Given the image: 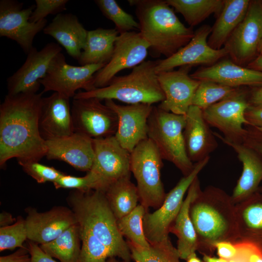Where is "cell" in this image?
<instances>
[{
	"instance_id": "cell-1",
	"label": "cell",
	"mask_w": 262,
	"mask_h": 262,
	"mask_svg": "<svg viewBox=\"0 0 262 262\" xmlns=\"http://www.w3.org/2000/svg\"><path fill=\"white\" fill-rule=\"evenodd\" d=\"M43 93L7 94L0 104L1 168L13 158L39 162L46 156V141L39 128Z\"/></svg>"
},
{
	"instance_id": "cell-2",
	"label": "cell",
	"mask_w": 262,
	"mask_h": 262,
	"mask_svg": "<svg viewBox=\"0 0 262 262\" xmlns=\"http://www.w3.org/2000/svg\"><path fill=\"white\" fill-rule=\"evenodd\" d=\"M189 213L198 248H215L220 242L239 241L235 204L223 190L212 185L201 190L191 203Z\"/></svg>"
},
{
	"instance_id": "cell-3",
	"label": "cell",
	"mask_w": 262,
	"mask_h": 262,
	"mask_svg": "<svg viewBox=\"0 0 262 262\" xmlns=\"http://www.w3.org/2000/svg\"><path fill=\"white\" fill-rule=\"evenodd\" d=\"M67 203L81 229L90 233L125 262H131V253L123 239L105 192L75 190L67 197Z\"/></svg>"
},
{
	"instance_id": "cell-4",
	"label": "cell",
	"mask_w": 262,
	"mask_h": 262,
	"mask_svg": "<svg viewBox=\"0 0 262 262\" xmlns=\"http://www.w3.org/2000/svg\"><path fill=\"white\" fill-rule=\"evenodd\" d=\"M135 7L139 32L155 54L168 58L193 37L192 28L186 27L163 0H129Z\"/></svg>"
},
{
	"instance_id": "cell-5",
	"label": "cell",
	"mask_w": 262,
	"mask_h": 262,
	"mask_svg": "<svg viewBox=\"0 0 262 262\" xmlns=\"http://www.w3.org/2000/svg\"><path fill=\"white\" fill-rule=\"evenodd\" d=\"M157 61H145L129 74L115 77L106 86L77 93L73 98L117 100L130 104H152L164 99L156 70Z\"/></svg>"
},
{
	"instance_id": "cell-6",
	"label": "cell",
	"mask_w": 262,
	"mask_h": 262,
	"mask_svg": "<svg viewBox=\"0 0 262 262\" xmlns=\"http://www.w3.org/2000/svg\"><path fill=\"white\" fill-rule=\"evenodd\" d=\"M185 115L166 112L153 107L147 123V136L163 160L172 163L183 176L189 174L194 164L189 159L183 137Z\"/></svg>"
},
{
	"instance_id": "cell-7",
	"label": "cell",
	"mask_w": 262,
	"mask_h": 262,
	"mask_svg": "<svg viewBox=\"0 0 262 262\" xmlns=\"http://www.w3.org/2000/svg\"><path fill=\"white\" fill-rule=\"evenodd\" d=\"M163 159L148 138L139 143L130 153V171L137 182L140 204L147 210L158 208L166 194L161 178Z\"/></svg>"
},
{
	"instance_id": "cell-8",
	"label": "cell",
	"mask_w": 262,
	"mask_h": 262,
	"mask_svg": "<svg viewBox=\"0 0 262 262\" xmlns=\"http://www.w3.org/2000/svg\"><path fill=\"white\" fill-rule=\"evenodd\" d=\"M210 157L194 164L191 172L184 176L167 194L160 207L152 213L147 212L143 218L146 237L153 244L167 238L170 229L177 216L185 194L199 173L209 163Z\"/></svg>"
},
{
	"instance_id": "cell-9",
	"label": "cell",
	"mask_w": 262,
	"mask_h": 262,
	"mask_svg": "<svg viewBox=\"0 0 262 262\" xmlns=\"http://www.w3.org/2000/svg\"><path fill=\"white\" fill-rule=\"evenodd\" d=\"M248 95L238 88L231 95L202 111L203 117L209 125L217 129L227 140L243 143L246 130L244 125L249 123L245 113L250 106Z\"/></svg>"
},
{
	"instance_id": "cell-10",
	"label": "cell",
	"mask_w": 262,
	"mask_h": 262,
	"mask_svg": "<svg viewBox=\"0 0 262 262\" xmlns=\"http://www.w3.org/2000/svg\"><path fill=\"white\" fill-rule=\"evenodd\" d=\"M106 64H97L74 66L67 64L60 52L52 60L45 77L39 82L43 92L52 91L68 98H73L79 89L89 91L95 89V74Z\"/></svg>"
},
{
	"instance_id": "cell-11",
	"label": "cell",
	"mask_w": 262,
	"mask_h": 262,
	"mask_svg": "<svg viewBox=\"0 0 262 262\" xmlns=\"http://www.w3.org/2000/svg\"><path fill=\"white\" fill-rule=\"evenodd\" d=\"M71 113L74 132L93 139L115 136L116 133V113L98 98H73Z\"/></svg>"
},
{
	"instance_id": "cell-12",
	"label": "cell",
	"mask_w": 262,
	"mask_h": 262,
	"mask_svg": "<svg viewBox=\"0 0 262 262\" xmlns=\"http://www.w3.org/2000/svg\"><path fill=\"white\" fill-rule=\"evenodd\" d=\"M23 4L15 0H0V36L16 41L27 54L33 47L35 36L47 25V20L31 22L35 5L23 8Z\"/></svg>"
},
{
	"instance_id": "cell-13",
	"label": "cell",
	"mask_w": 262,
	"mask_h": 262,
	"mask_svg": "<svg viewBox=\"0 0 262 262\" xmlns=\"http://www.w3.org/2000/svg\"><path fill=\"white\" fill-rule=\"evenodd\" d=\"M148 49V44L139 32L119 34L110 60L94 75L95 88L107 86L120 71L133 68L145 61Z\"/></svg>"
},
{
	"instance_id": "cell-14",
	"label": "cell",
	"mask_w": 262,
	"mask_h": 262,
	"mask_svg": "<svg viewBox=\"0 0 262 262\" xmlns=\"http://www.w3.org/2000/svg\"><path fill=\"white\" fill-rule=\"evenodd\" d=\"M262 40V2L250 1L246 14L224 47L231 60L244 66L257 52Z\"/></svg>"
},
{
	"instance_id": "cell-15",
	"label": "cell",
	"mask_w": 262,
	"mask_h": 262,
	"mask_svg": "<svg viewBox=\"0 0 262 262\" xmlns=\"http://www.w3.org/2000/svg\"><path fill=\"white\" fill-rule=\"evenodd\" d=\"M62 50L54 42L47 44L40 50L33 47L22 66L7 79L8 94L37 93L40 80L45 77L51 61Z\"/></svg>"
},
{
	"instance_id": "cell-16",
	"label": "cell",
	"mask_w": 262,
	"mask_h": 262,
	"mask_svg": "<svg viewBox=\"0 0 262 262\" xmlns=\"http://www.w3.org/2000/svg\"><path fill=\"white\" fill-rule=\"evenodd\" d=\"M211 31L212 27L209 25L200 26L186 45L171 56L157 61V73L172 70L178 66L191 67L199 65L210 66L228 56L224 47L214 49L209 46L208 39Z\"/></svg>"
},
{
	"instance_id": "cell-17",
	"label": "cell",
	"mask_w": 262,
	"mask_h": 262,
	"mask_svg": "<svg viewBox=\"0 0 262 262\" xmlns=\"http://www.w3.org/2000/svg\"><path fill=\"white\" fill-rule=\"evenodd\" d=\"M105 104L117 116L115 138L131 153L139 143L148 138V120L154 106L144 103L122 105L111 99L105 100Z\"/></svg>"
},
{
	"instance_id": "cell-18",
	"label": "cell",
	"mask_w": 262,
	"mask_h": 262,
	"mask_svg": "<svg viewBox=\"0 0 262 262\" xmlns=\"http://www.w3.org/2000/svg\"><path fill=\"white\" fill-rule=\"evenodd\" d=\"M93 140L95 157L90 170L101 179L107 189L115 181L131 177L130 153L115 136Z\"/></svg>"
},
{
	"instance_id": "cell-19",
	"label": "cell",
	"mask_w": 262,
	"mask_h": 262,
	"mask_svg": "<svg viewBox=\"0 0 262 262\" xmlns=\"http://www.w3.org/2000/svg\"><path fill=\"white\" fill-rule=\"evenodd\" d=\"M190 67L182 66L178 70L157 73L165 97L158 105L159 108L177 115L186 114L200 82L188 75Z\"/></svg>"
},
{
	"instance_id": "cell-20",
	"label": "cell",
	"mask_w": 262,
	"mask_h": 262,
	"mask_svg": "<svg viewBox=\"0 0 262 262\" xmlns=\"http://www.w3.org/2000/svg\"><path fill=\"white\" fill-rule=\"evenodd\" d=\"M25 221L28 239L40 245L52 241L77 223L72 211L63 206L54 207L43 213L28 209Z\"/></svg>"
},
{
	"instance_id": "cell-21",
	"label": "cell",
	"mask_w": 262,
	"mask_h": 262,
	"mask_svg": "<svg viewBox=\"0 0 262 262\" xmlns=\"http://www.w3.org/2000/svg\"><path fill=\"white\" fill-rule=\"evenodd\" d=\"M48 160H58L82 171L90 170L93 164L95 150L93 139L73 132L60 138L46 141Z\"/></svg>"
},
{
	"instance_id": "cell-22",
	"label": "cell",
	"mask_w": 262,
	"mask_h": 262,
	"mask_svg": "<svg viewBox=\"0 0 262 262\" xmlns=\"http://www.w3.org/2000/svg\"><path fill=\"white\" fill-rule=\"evenodd\" d=\"M69 99L57 92L43 98L39 128L44 140L60 138L74 132Z\"/></svg>"
},
{
	"instance_id": "cell-23",
	"label": "cell",
	"mask_w": 262,
	"mask_h": 262,
	"mask_svg": "<svg viewBox=\"0 0 262 262\" xmlns=\"http://www.w3.org/2000/svg\"><path fill=\"white\" fill-rule=\"evenodd\" d=\"M183 137L187 155L195 164L208 157L218 147L213 132L205 120L202 110L192 105L185 115Z\"/></svg>"
},
{
	"instance_id": "cell-24",
	"label": "cell",
	"mask_w": 262,
	"mask_h": 262,
	"mask_svg": "<svg viewBox=\"0 0 262 262\" xmlns=\"http://www.w3.org/2000/svg\"><path fill=\"white\" fill-rule=\"evenodd\" d=\"M215 136L231 147L242 163L241 175L231 196L235 204L244 201L258 191L262 181V157L244 143H235L226 140L222 135L213 132Z\"/></svg>"
},
{
	"instance_id": "cell-25",
	"label": "cell",
	"mask_w": 262,
	"mask_h": 262,
	"mask_svg": "<svg viewBox=\"0 0 262 262\" xmlns=\"http://www.w3.org/2000/svg\"><path fill=\"white\" fill-rule=\"evenodd\" d=\"M198 81H210L233 88L244 86H262V71L237 65L231 60L222 59L200 68L190 75Z\"/></svg>"
},
{
	"instance_id": "cell-26",
	"label": "cell",
	"mask_w": 262,
	"mask_h": 262,
	"mask_svg": "<svg viewBox=\"0 0 262 262\" xmlns=\"http://www.w3.org/2000/svg\"><path fill=\"white\" fill-rule=\"evenodd\" d=\"M54 38L73 59L78 61L84 47L87 31L72 14H58L43 30Z\"/></svg>"
},
{
	"instance_id": "cell-27",
	"label": "cell",
	"mask_w": 262,
	"mask_h": 262,
	"mask_svg": "<svg viewBox=\"0 0 262 262\" xmlns=\"http://www.w3.org/2000/svg\"><path fill=\"white\" fill-rule=\"evenodd\" d=\"M201 190L197 176L189 188L180 210L170 229L169 232L178 238L177 249L180 259L186 260L198 249L197 236L189 210L191 203Z\"/></svg>"
},
{
	"instance_id": "cell-28",
	"label": "cell",
	"mask_w": 262,
	"mask_h": 262,
	"mask_svg": "<svg viewBox=\"0 0 262 262\" xmlns=\"http://www.w3.org/2000/svg\"><path fill=\"white\" fill-rule=\"evenodd\" d=\"M238 241L254 243L262 248V192L258 191L235 204Z\"/></svg>"
},
{
	"instance_id": "cell-29",
	"label": "cell",
	"mask_w": 262,
	"mask_h": 262,
	"mask_svg": "<svg viewBox=\"0 0 262 262\" xmlns=\"http://www.w3.org/2000/svg\"><path fill=\"white\" fill-rule=\"evenodd\" d=\"M250 0H224L223 9L212 27L208 39L209 46L214 49L222 48L228 38L245 18Z\"/></svg>"
},
{
	"instance_id": "cell-30",
	"label": "cell",
	"mask_w": 262,
	"mask_h": 262,
	"mask_svg": "<svg viewBox=\"0 0 262 262\" xmlns=\"http://www.w3.org/2000/svg\"><path fill=\"white\" fill-rule=\"evenodd\" d=\"M118 32L115 28L87 31L86 42L78 63L81 66L107 64L110 60Z\"/></svg>"
},
{
	"instance_id": "cell-31",
	"label": "cell",
	"mask_w": 262,
	"mask_h": 262,
	"mask_svg": "<svg viewBox=\"0 0 262 262\" xmlns=\"http://www.w3.org/2000/svg\"><path fill=\"white\" fill-rule=\"evenodd\" d=\"M105 194L117 220L132 211L139 201L137 187L131 181L130 177L111 184Z\"/></svg>"
},
{
	"instance_id": "cell-32",
	"label": "cell",
	"mask_w": 262,
	"mask_h": 262,
	"mask_svg": "<svg viewBox=\"0 0 262 262\" xmlns=\"http://www.w3.org/2000/svg\"><path fill=\"white\" fill-rule=\"evenodd\" d=\"M81 242L79 227L77 223L52 241L39 246L47 254L60 262H78Z\"/></svg>"
},
{
	"instance_id": "cell-33",
	"label": "cell",
	"mask_w": 262,
	"mask_h": 262,
	"mask_svg": "<svg viewBox=\"0 0 262 262\" xmlns=\"http://www.w3.org/2000/svg\"><path fill=\"white\" fill-rule=\"evenodd\" d=\"M176 12L181 14L191 28L200 24L214 14L217 17L224 0H166Z\"/></svg>"
},
{
	"instance_id": "cell-34",
	"label": "cell",
	"mask_w": 262,
	"mask_h": 262,
	"mask_svg": "<svg viewBox=\"0 0 262 262\" xmlns=\"http://www.w3.org/2000/svg\"><path fill=\"white\" fill-rule=\"evenodd\" d=\"M128 244L131 259L135 262H180L178 250L173 246L169 237L150 244L147 248L134 246L128 243Z\"/></svg>"
},
{
	"instance_id": "cell-35",
	"label": "cell",
	"mask_w": 262,
	"mask_h": 262,
	"mask_svg": "<svg viewBox=\"0 0 262 262\" xmlns=\"http://www.w3.org/2000/svg\"><path fill=\"white\" fill-rule=\"evenodd\" d=\"M147 212L142 205H138L130 213L117 220L118 229L121 235L127 238L128 243L143 248L150 246L143 226V218Z\"/></svg>"
},
{
	"instance_id": "cell-36",
	"label": "cell",
	"mask_w": 262,
	"mask_h": 262,
	"mask_svg": "<svg viewBox=\"0 0 262 262\" xmlns=\"http://www.w3.org/2000/svg\"><path fill=\"white\" fill-rule=\"evenodd\" d=\"M236 89L210 81H201L195 93L192 105L203 111L228 97Z\"/></svg>"
},
{
	"instance_id": "cell-37",
	"label": "cell",
	"mask_w": 262,
	"mask_h": 262,
	"mask_svg": "<svg viewBox=\"0 0 262 262\" xmlns=\"http://www.w3.org/2000/svg\"><path fill=\"white\" fill-rule=\"evenodd\" d=\"M95 2L102 14L115 25L119 34L140 30L138 22L126 12L115 0H96Z\"/></svg>"
},
{
	"instance_id": "cell-38",
	"label": "cell",
	"mask_w": 262,
	"mask_h": 262,
	"mask_svg": "<svg viewBox=\"0 0 262 262\" xmlns=\"http://www.w3.org/2000/svg\"><path fill=\"white\" fill-rule=\"evenodd\" d=\"M81 249L78 262H107L114 257L110 250L88 231L79 228Z\"/></svg>"
},
{
	"instance_id": "cell-39",
	"label": "cell",
	"mask_w": 262,
	"mask_h": 262,
	"mask_svg": "<svg viewBox=\"0 0 262 262\" xmlns=\"http://www.w3.org/2000/svg\"><path fill=\"white\" fill-rule=\"evenodd\" d=\"M56 189L68 188L81 191L92 190L105 192L106 186L101 179L90 170L83 177H75L65 174L53 183Z\"/></svg>"
},
{
	"instance_id": "cell-40",
	"label": "cell",
	"mask_w": 262,
	"mask_h": 262,
	"mask_svg": "<svg viewBox=\"0 0 262 262\" xmlns=\"http://www.w3.org/2000/svg\"><path fill=\"white\" fill-rule=\"evenodd\" d=\"M28 239L25 221L18 217L14 224L0 228V251L24 247L23 244Z\"/></svg>"
},
{
	"instance_id": "cell-41",
	"label": "cell",
	"mask_w": 262,
	"mask_h": 262,
	"mask_svg": "<svg viewBox=\"0 0 262 262\" xmlns=\"http://www.w3.org/2000/svg\"><path fill=\"white\" fill-rule=\"evenodd\" d=\"M24 171L38 183H54L65 173L53 167L47 166L33 161H18Z\"/></svg>"
},
{
	"instance_id": "cell-42",
	"label": "cell",
	"mask_w": 262,
	"mask_h": 262,
	"mask_svg": "<svg viewBox=\"0 0 262 262\" xmlns=\"http://www.w3.org/2000/svg\"><path fill=\"white\" fill-rule=\"evenodd\" d=\"M67 0H35V8L30 16V21L36 22L45 19L50 14L60 13L66 9Z\"/></svg>"
},
{
	"instance_id": "cell-43",
	"label": "cell",
	"mask_w": 262,
	"mask_h": 262,
	"mask_svg": "<svg viewBox=\"0 0 262 262\" xmlns=\"http://www.w3.org/2000/svg\"><path fill=\"white\" fill-rule=\"evenodd\" d=\"M236 248L235 256L231 259L236 262H262V248L248 242L234 243Z\"/></svg>"
},
{
	"instance_id": "cell-44",
	"label": "cell",
	"mask_w": 262,
	"mask_h": 262,
	"mask_svg": "<svg viewBox=\"0 0 262 262\" xmlns=\"http://www.w3.org/2000/svg\"><path fill=\"white\" fill-rule=\"evenodd\" d=\"M243 143L255 150L262 157V132L248 126Z\"/></svg>"
},
{
	"instance_id": "cell-45",
	"label": "cell",
	"mask_w": 262,
	"mask_h": 262,
	"mask_svg": "<svg viewBox=\"0 0 262 262\" xmlns=\"http://www.w3.org/2000/svg\"><path fill=\"white\" fill-rule=\"evenodd\" d=\"M27 248L31 257V262H58L44 252L35 243L29 241Z\"/></svg>"
},
{
	"instance_id": "cell-46",
	"label": "cell",
	"mask_w": 262,
	"mask_h": 262,
	"mask_svg": "<svg viewBox=\"0 0 262 262\" xmlns=\"http://www.w3.org/2000/svg\"><path fill=\"white\" fill-rule=\"evenodd\" d=\"M245 117L248 126L262 132V107L249 106L246 111Z\"/></svg>"
},
{
	"instance_id": "cell-47",
	"label": "cell",
	"mask_w": 262,
	"mask_h": 262,
	"mask_svg": "<svg viewBox=\"0 0 262 262\" xmlns=\"http://www.w3.org/2000/svg\"><path fill=\"white\" fill-rule=\"evenodd\" d=\"M215 248L217 249L219 258L228 261L232 259L236 253L234 243L228 241H222L216 243Z\"/></svg>"
},
{
	"instance_id": "cell-48",
	"label": "cell",
	"mask_w": 262,
	"mask_h": 262,
	"mask_svg": "<svg viewBox=\"0 0 262 262\" xmlns=\"http://www.w3.org/2000/svg\"><path fill=\"white\" fill-rule=\"evenodd\" d=\"M31 257L28 248H19L15 252L0 257V262H31Z\"/></svg>"
},
{
	"instance_id": "cell-49",
	"label": "cell",
	"mask_w": 262,
	"mask_h": 262,
	"mask_svg": "<svg viewBox=\"0 0 262 262\" xmlns=\"http://www.w3.org/2000/svg\"><path fill=\"white\" fill-rule=\"evenodd\" d=\"M250 106L262 107V86L253 90L248 97Z\"/></svg>"
},
{
	"instance_id": "cell-50",
	"label": "cell",
	"mask_w": 262,
	"mask_h": 262,
	"mask_svg": "<svg viewBox=\"0 0 262 262\" xmlns=\"http://www.w3.org/2000/svg\"><path fill=\"white\" fill-rule=\"evenodd\" d=\"M15 219L12 215L6 212H2L0 214V227H5L13 224Z\"/></svg>"
},
{
	"instance_id": "cell-51",
	"label": "cell",
	"mask_w": 262,
	"mask_h": 262,
	"mask_svg": "<svg viewBox=\"0 0 262 262\" xmlns=\"http://www.w3.org/2000/svg\"><path fill=\"white\" fill-rule=\"evenodd\" d=\"M250 68L262 71V55H260L249 64Z\"/></svg>"
},
{
	"instance_id": "cell-52",
	"label": "cell",
	"mask_w": 262,
	"mask_h": 262,
	"mask_svg": "<svg viewBox=\"0 0 262 262\" xmlns=\"http://www.w3.org/2000/svg\"><path fill=\"white\" fill-rule=\"evenodd\" d=\"M203 260L205 262H229L228 260L222 258H216L204 255Z\"/></svg>"
},
{
	"instance_id": "cell-53",
	"label": "cell",
	"mask_w": 262,
	"mask_h": 262,
	"mask_svg": "<svg viewBox=\"0 0 262 262\" xmlns=\"http://www.w3.org/2000/svg\"><path fill=\"white\" fill-rule=\"evenodd\" d=\"M187 262H201L197 257L196 253L192 254L186 260Z\"/></svg>"
},
{
	"instance_id": "cell-54",
	"label": "cell",
	"mask_w": 262,
	"mask_h": 262,
	"mask_svg": "<svg viewBox=\"0 0 262 262\" xmlns=\"http://www.w3.org/2000/svg\"><path fill=\"white\" fill-rule=\"evenodd\" d=\"M258 52L260 53V55H262V40L259 46Z\"/></svg>"
},
{
	"instance_id": "cell-55",
	"label": "cell",
	"mask_w": 262,
	"mask_h": 262,
	"mask_svg": "<svg viewBox=\"0 0 262 262\" xmlns=\"http://www.w3.org/2000/svg\"><path fill=\"white\" fill-rule=\"evenodd\" d=\"M107 262H118L115 257H112L109 258Z\"/></svg>"
},
{
	"instance_id": "cell-56",
	"label": "cell",
	"mask_w": 262,
	"mask_h": 262,
	"mask_svg": "<svg viewBox=\"0 0 262 262\" xmlns=\"http://www.w3.org/2000/svg\"><path fill=\"white\" fill-rule=\"evenodd\" d=\"M229 262H235L234 261L232 260H229L228 261Z\"/></svg>"
},
{
	"instance_id": "cell-57",
	"label": "cell",
	"mask_w": 262,
	"mask_h": 262,
	"mask_svg": "<svg viewBox=\"0 0 262 262\" xmlns=\"http://www.w3.org/2000/svg\"><path fill=\"white\" fill-rule=\"evenodd\" d=\"M124 262V261H122V262Z\"/></svg>"
}]
</instances>
